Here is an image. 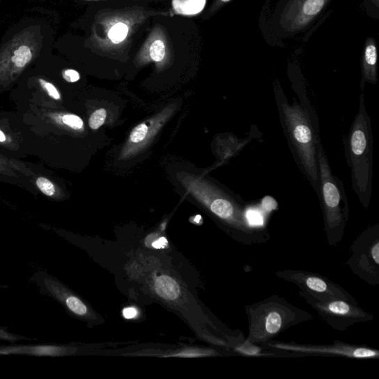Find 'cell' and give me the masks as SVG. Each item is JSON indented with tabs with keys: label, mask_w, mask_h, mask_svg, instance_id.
I'll use <instances>...</instances> for the list:
<instances>
[{
	"label": "cell",
	"mask_w": 379,
	"mask_h": 379,
	"mask_svg": "<svg viewBox=\"0 0 379 379\" xmlns=\"http://www.w3.org/2000/svg\"><path fill=\"white\" fill-rule=\"evenodd\" d=\"M320 181L319 201L323 212L325 232L330 246L339 245L349 221L350 208L345 187L330 168L322 141L317 145Z\"/></svg>",
	"instance_id": "cell-6"
},
{
	"label": "cell",
	"mask_w": 379,
	"mask_h": 379,
	"mask_svg": "<svg viewBox=\"0 0 379 379\" xmlns=\"http://www.w3.org/2000/svg\"><path fill=\"white\" fill-rule=\"evenodd\" d=\"M63 122L66 125L75 130H80L82 128L84 123L80 117L73 114H67L63 116Z\"/></svg>",
	"instance_id": "cell-20"
},
{
	"label": "cell",
	"mask_w": 379,
	"mask_h": 379,
	"mask_svg": "<svg viewBox=\"0 0 379 379\" xmlns=\"http://www.w3.org/2000/svg\"><path fill=\"white\" fill-rule=\"evenodd\" d=\"M86 1H96V0H86Z\"/></svg>",
	"instance_id": "cell-27"
},
{
	"label": "cell",
	"mask_w": 379,
	"mask_h": 379,
	"mask_svg": "<svg viewBox=\"0 0 379 379\" xmlns=\"http://www.w3.org/2000/svg\"><path fill=\"white\" fill-rule=\"evenodd\" d=\"M346 265L371 286L379 284V224L364 231L350 247Z\"/></svg>",
	"instance_id": "cell-7"
},
{
	"label": "cell",
	"mask_w": 379,
	"mask_h": 379,
	"mask_svg": "<svg viewBox=\"0 0 379 379\" xmlns=\"http://www.w3.org/2000/svg\"><path fill=\"white\" fill-rule=\"evenodd\" d=\"M37 185L40 191L47 196H52L55 194V187L51 181L44 177L38 178Z\"/></svg>",
	"instance_id": "cell-19"
},
{
	"label": "cell",
	"mask_w": 379,
	"mask_h": 379,
	"mask_svg": "<svg viewBox=\"0 0 379 379\" xmlns=\"http://www.w3.org/2000/svg\"><path fill=\"white\" fill-rule=\"evenodd\" d=\"M65 303L68 309L75 315L84 318L97 319L96 315H94L90 308L77 296L68 295L65 300Z\"/></svg>",
	"instance_id": "cell-13"
},
{
	"label": "cell",
	"mask_w": 379,
	"mask_h": 379,
	"mask_svg": "<svg viewBox=\"0 0 379 379\" xmlns=\"http://www.w3.org/2000/svg\"><path fill=\"white\" fill-rule=\"evenodd\" d=\"M347 163L351 171L352 187L365 208L369 207L373 193V136L364 95L359 98V109L350 132L343 139Z\"/></svg>",
	"instance_id": "cell-4"
},
{
	"label": "cell",
	"mask_w": 379,
	"mask_h": 379,
	"mask_svg": "<svg viewBox=\"0 0 379 379\" xmlns=\"http://www.w3.org/2000/svg\"><path fill=\"white\" fill-rule=\"evenodd\" d=\"M365 61L371 67L376 65L377 62V52L374 45H371L367 46L365 51Z\"/></svg>",
	"instance_id": "cell-21"
},
{
	"label": "cell",
	"mask_w": 379,
	"mask_h": 379,
	"mask_svg": "<svg viewBox=\"0 0 379 379\" xmlns=\"http://www.w3.org/2000/svg\"><path fill=\"white\" fill-rule=\"evenodd\" d=\"M63 77L68 82H76L79 80L80 75L75 70L66 69L63 70Z\"/></svg>",
	"instance_id": "cell-23"
},
{
	"label": "cell",
	"mask_w": 379,
	"mask_h": 379,
	"mask_svg": "<svg viewBox=\"0 0 379 379\" xmlns=\"http://www.w3.org/2000/svg\"><path fill=\"white\" fill-rule=\"evenodd\" d=\"M39 82L41 86L46 91L47 93H49L50 97L55 100L61 99V94H59L56 87L53 84H52L51 82H49L44 79H40Z\"/></svg>",
	"instance_id": "cell-22"
},
{
	"label": "cell",
	"mask_w": 379,
	"mask_h": 379,
	"mask_svg": "<svg viewBox=\"0 0 379 379\" xmlns=\"http://www.w3.org/2000/svg\"><path fill=\"white\" fill-rule=\"evenodd\" d=\"M128 29L124 23H117L114 26L109 33V38L114 43L123 41L127 35Z\"/></svg>",
	"instance_id": "cell-14"
},
{
	"label": "cell",
	"mask_w": 379,
	"mask_h": 379,
	"mask_svg": "<svg viewBox=\"0 0 379 379\" xmlns=\"http://www.w3.org/2000/svg\"><path fill=\"white\" fill-rule=\"evenodd\" d=\"M275 274L283 280L294 284L300 291L311 294L316 299H339L358 304L353 296L339 284L316 272L284 270L276 272Z\"/></svg>",
	"instance_id": "cell-10"
},
{
	"label": "cell",
	"mask_w": 379,
	"mask_h": 379,
	"mask_svg": "<svg viewBox=\"0 0 379 379\" xmlns=\"http://www.w3.org/2000/svg\"><path fill=\"white\" fill-rule=\"evenodd\" d=\"M275 100L280 123L293 159L318 198L317 145L321 141L320 132L301 105L295 100L291 105L279 87L275 88Z\"/></svg>",
	"instance_id": "cell-2"
},
{
	"label": "cell",
	"mask_w": 379,
	"mask_h": 379,
	"mask_svg": "<svg viewBox=\"0 0 379 379\" xmlns=\"http://www.w3.org/2000/svg\"><path fill=\"white\" fill-rule=\"evenodd\" d=\"M150 55L153 61L160 62L165 55L164 44L161 40H156L153 42L150 47Z\"/></svg>",
	"instance_id": "cell-15"
},
{
	"label": "cell",
	"mask_w": 379,
	"mask_h": 379,
	"mask_svg": "<svg viewBox=\"0 0 379 379\" xmlns=\"http://www.w3.org/2000/svg\"><path fill=\"white\" fill-rule=\"evenodd\" d=\"M222 2H224V3H226V2H229L230 1V0H222Z\"/></svg>",
	"instance_id": "cell-26"
},
{
	"label": "cell",
	"mask_w": 379,
	"mask_h": 379,
	"mask_svg": "<svg viewBox=\"0 0 379 379\" xmlns=\"http://www.w3.org/2000/svg\"><path fill=\"white\" fill-rule=\"evenodd\" d=\"M151 284H153L154 292L165 301H177L182 293L179 284L168 275L162 274L154 277Z\"/></svg>",
	"instance_id": "cell-11"
},
{
	"label": "cell",
	"mask_w": 379,
	"mask_h": 379,
	"mask_svg": "<svg viewBox=\"0 0 379 379\" xmlns=\"http://www.w3.org/2000/svg\"><path fill=\"white\" fill-rule=\"evenodd\" d=\"M325 5V0H307L303 10L307 15L314 16L322 10Z\"/></svg>",
	"instance_id": "cell-17"
},
{
	"label": "cell",
	"mask_w": 379,
	"mask_h": 379,
	"mask_svg": "<svg viewBox=\"0 0 379 379\" xmlns=\"http://www.w3.org/2000/svg\"><path fill=\"white\" fill-rule=\"evenodd\" d=\"M54 30L43 17L22 18L0 39V76L18 73L51 56Z\"/></svg>",
	"instance_id": "cell-1"
},
{
	"label": "cell",
	"mask_w": 379,
	"mask_h": 379,
	"mask_svg": "<svg viewBox=\"0 0 379 379\" xmlns=\"http://www.w3.org/2000/svg\"><path fill=\"white\" fill-rule=\"evenodd\" d=\"M277 351L291 352L305 355H325V357H338L355 359H376L379 358V351L376 349L350 345V343L336 341L332 345L316 346L305 343H284L270 340L260 346Z\"/></svg>",
	"instance_id": "cell-9"
},
{
	"label": "cell",
	"mask_w": 379,
	"mask_h": 379,
	"mask_svg": "<svg viewBox=\"0 0 379 379\" xmlns=\"http://www.w3.org/2000/svg\"><path fill=\"white\" fill-rule=\"evenodd\" d=\"M206 0H173V9L177 14L194 15L203 10Z\"/></svg>",
	"instance_id": "cell-12"
},
{
	"label": "cell",
	"mask_w": 379,
	"mask_h": 379,
	"mask_svg": "<svg viewBox=\"0 0 379 379\" xmlns=\"http://www.w3.org/2000/svg\"><path fill=\"white\" fill-rule=\"evenodd\" d=\"M245 310L249 325L246 341L257 346L264 345L289 328L314 318L276 295L247 305Z\"/></svg>",
	"instance_id": "cell-5"
},
{
	"label": "cell",
	"mask_w": 379,
	"mask_h": 379,
	"mask_svg": "<svg viewBox=\"0 0 379 379\" xmlns=\"http://www.w3.org/2000/svg\"><path fill=\"white\" fill-rule=\"evenodd\" d=\"M6 139L5 134L0 130V142H3Z\"/></svg>",
	"instance_id": "cell-25"
},
{
	"label": "cell",
	"mask_w": 379,
	"mask_h": 379,
	"mask_svg": "<svg viewBox=\"0 0 379 379\" xmlns=\"http://www.w3.org/2000/svg\"><path fill=\"white\" fill-rule=\"evenodd\" d=\"M107 116L105 109H100L94 111L89 118V126L91 129L97 130L105 123Z\"/></svg>",
	"instance_id": "cell-18"
},
{
	"label": "cell",
	"mask_w": 379,
	"mask_h": 379,
	"mask_svg": "<svg viewBox=\"0 0 379 379\" xmlns=\"http://www.w3.org/2000/svg\"><path fill=\"white\" fill-rule=\"evenodd\" d=\"M196 181V187H190V192H194L200 203L235 241L246 245L269 241L268 229L254 224L249 219L245 201L241 198L237 199L206 180Z\"/></svg>",
	"instance_id": "cell-3"
},
{
	"label": "cell",
	"mask_w": 379,
	"mask_h": 379,
	"mask_svg": "<svg viewBox=\"0 0 379 379\" xmlns=\"http://www.w3.org/2000/svg\"><path fill=\"white\" fill-rule=\"evenodd\" d=\"M148 133V127L145 124L142 123L137 126L132 134L130 136V141L132 144H139V142L145 140Z\"/></svg>",
	"instance_id": "cell-16"
},
{
	"label": "cell",
	"mask_w": 379,
	"mask_h": 379,
	"mask_svg": "<svg viewBox=\"0 0 379 379\" xmlns=\"http://www.w3.org/2000/svg\"><path fill=\"white\" fill-rule=\"evenodd\" d=\"M137 315V311L134 307H127L123 311V316L125 318L130 319Z\"/></svg>",
	"instance_id": "cell-24"
},
{
	"label": "cell",
	"mask_w": 379,
	"mask_h": 379,
	"mask_svg": "<svg viewBox=\"0 0 379 379\" xmlns=\"http://www.w3.org/2000/svg\"><path fill=\"white\" fill-rule=\"evenodd\" d=\"M299 295L327 325L340 332L346 331L355 324L372 321L374 318L373 314L364 311L358 304L346 300H318L302 291L299 292Z\"/></svg>",
	"instance_id": "cell-8"
}]
</instances>
